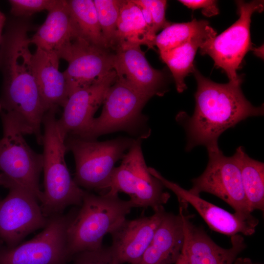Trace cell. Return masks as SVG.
<instances>
[{
    "label": "cell",
    "mask_w": 264,
    "mask_h": 264,
    "mask_svg": "<svg viewBox=\"0 0 264 264\" xmlns=\"http://www.w3.org/2000/svg\"><path fill=\"white\" fill-rule=\"evenodd\" d=\"M138 5L143 6L150 12L157 32L163 29L171 22L165 18L167 1L164 0H132Z\"/></svg>",
    "instance_id": "cell-30"
},
{
    "label": "cell",
    "mask_w": 264,
    "mask_h": 264,
    "mask_svg": "<svg viewBox=\"0 0 264 264\" xmlns=\"http://www.w3.org/2000/svg\"><path fill=\"white\" fill-rule=\"evenodd\" d=\"M57 0H10V13L14 17L29 18L33 14L48 11Z\"/></svg>",
    "instance_id": "cell-28"
},
{
    "label": "cell",
    "mask_w": 264,
    "mask_h": 264,
    "mask_svg": "<svg viewBox=\"0 0 264 264\" xmlns=\"http://www.w3.org/2000/svg\"><path fill=\"white\" fill-rule=\"evenodd\" d=\"M208 162L198 177L192 180V194H211L228 204L238 216L251 220L255 217L250 212L244 192L240 169L234 155L225 156L219 149L207 151Z\"/></svg>",
    "instance_id": "cell-11"
},
{
    "label": "cell",
    "mask_w": 264,
    "mask_h": 264,
    "mask_svg": "<svg viewBox=\"0 0 264 264\" xmlns=\"http://www.w3.org/2000/svg\"><path fill=\"white\" fill-rule=\"evenodd\" d=\"M116 78L113 70L98 83L77 90L68 96L63 107L62 116L57 119L59 129L65 139L69 136H84L108 89Z\"/></svg>",
    "instance_id": "cell-15"
},
{
    "label": "cell",
    "mask_w": 264,
    "mask_h": 264,
    "mask_svg": "<svg viewBox=\"0 0 264 264\" xmlns=\"http://www.w3.org/2000/svg\"><path fill=\"white\" fill-rule=\"evenodd\" d=\"M3 137L0 140V185L6 188L20 187L43 200L39 185L43 167V156L28 146L19 128L0 109Z\"/></svg>",
    "instance_id": "cell-6"
},
{
    "label": "cell",
    "mask_w": 264,
    "mask_h": 264,
    "mask_svg": "<svg viewBox=\"0 0 264 264\" xmlns=\"http://www.w3.org/2000/svg\"><path fill=\"white\" fill-rule=\"evenodd\" d=\"M193 73L197 83L194 112L189 116L180 112L176 117L186 132L187 152L199 145L207 151L218 150L219 138L225 130L248 117L264 115L263 104L255 107L245 97L241 88L242 80L219 84L196 67Z\"/></svg>",
    "instance_id": "cell-2"
},
{
    "label": "cell",
    "mask_w": 264,
    "mask_h": 264,
    "mask_svg": "<svg viewBox=\"0 0 264 264\" xmlns=\"http://www.w3.org/2000/svg\"><path fill=\"white\" fill-rule=\"evenodd\" d=\"M8 188L7 196L0 198V237L11 248L30 233L44 228L49 218L31 193L17 186Z\"/></svg>",
    "instance_id": "cell-13"
},
{
    "label": "cell",
    "mask_w": 264,
    "mask_h": 264,
    "mask_svg": "<svg viewBox=\"0 0 264 264\" xmlns=\"http://www.w3.org/2000/svg\"><path fill=\"white\" fill-rule=\"evenodd\" d=\"M68 63L63 74L68 96L73 92L92 86L114 70L115 51L91 44L78 38L59 55Z\"/></svg>",
    "instance_id": "cell-12"
},
{
    "label": "cell",
    "mask_w": 264,
    "mask_h": 264,
    "mask_svg": "<svg viewBox=\"0 0 264 264\" xmlns=\"http://www.w3.org/2000/svg\"><path fill=\"white\" fill-rule=\"evenodd\" d=\"M148 169L151 174L157 178L164 187L176 195L180 206L185 209L187 204H191L213 231L229 236L240 233L250 236L255 233L259 223L257 218L246 219L235 213H231L167 179L155 169L152 167Z\"/></svg>",
    "instance_id": "cell-14"
},
{
    "label": "cell",
    "mask_w": 264,
    "mask_h": 264,
    "mask_svg": "<svg viewBox=\"0 0 264 264\" xmlns=\"http://www.w3.org/2000/svg\"><path fill=\"white\" fill-rule=\"evenodd\" d=\"M149 99L116 78L105 94L101 114L93 118L82 138L96 139L100 135L117 131L139 133L147 120L142 110Z\"/></svg>",
    "instance_id": "cell-8"
},
{
    "label": "cell",
    "mask_w": 264,
    "mask_h": 264,
    "mask_svg": "<svg viewBox=\"0 0 264 264\" xmlns=\"http://www.w3.org/2000/svg\"><path fill=\"white\" fill-rule=\"evenodd\" d=\"M134 141L125 137L100 142L67 136L66 150L72 153L75 161V183L86 191L94 190L99 194L107 192L115 163L123 158Z\"/></svg>",
    "instance_id": "cell-5"
},
{
    "label": "cell",
    "mask_w": 264,
    "mask_h": 264,
    "mask_svg": "<svg viewBox=\"0 0 264 264\" xmlns=\"http://www.w3.org/2000/svg\"><path fill=\"white\" fill-rule=\"evenodd\" d=\"M191 216L182 213L184 242L182 253L188 264H233L238 255L246 247L240 234L231 236V247L217 244L202 228L190 220Z\"/></svg>",
    "instance_id": "cell-18"
},
{
    "label": "cell",
    "mask_w": 264,
    "mask_h": 264,
    "mask_svg": "<svg viewBox=\"0 0 264 264\" xmlns=\"http://www.w3.org/2000/svg\"><path fill=\"white\" fill-rule=\"evenodd\" d=\"M216 35V31L208 21L194 19L187 22H171L156 36L154 44L160 52L175 48L196 37H214Z\"/></svg>",
    "instance_id": "cell-26"
},
{
    "label": "cell",
    "mask_w": 264,
    "mask_h": 264,
    "mask_svg": "<svg viewBox=\"0 0 264 264\" xmlns=\"http://www.w3.org/2000/svg\"><path fill=\"white\" fill-rule=\"evenodd\" d=\"M174 264H188L184 255L181 252V254Z\"/></svg>",
    "instance_id": "cell-34"
},
{
    "label": "cell",
    "mask_w": 264,
    "mask_h": 264,
    "mask_svg": "<svg viewBox=\"0 0 264 264\" xmlns=\"http://www.w3.org/2000/svg\"><path fill=\"white\" fill-rule=\"evenodd\" d=\"M121 164L114 167L108 185V191L128 194L134 207L152 208L154 211L166 204L170 194L151 174L141 149V138L134 141L123 157Z\"/></svg>",
    "instance_id": "cell-7"
},
{
    "label": "cell",
    "mask_w": 264,
    "mask_h": 264,
    "mask_svg": "<svg viewBox=\"0 0 264 264\" xmlns=\"http://www.w3.org/2000/svg\"><path fill=\"white\" fill-rule=\"evenodd\" d=\"M7 21V17L0 10V48L1 46L2 38L3 36V29L4 28Z\"/></svg>",
    "instance_id": "cell-32"
},
{
    "label": "cell",
    "mask_w": 264,
    "mask_h": 264,
    "mask_svg": "<svg viewBox=\"0 0 264 264\" xmlns=\"http://www.w3.org/2000/svg\"><path fill=\"white\" fill-rule=\"evenodd\" d=\"M166 212L150 244L138 264H174L180 257L184 242L182 213Z\"/></svg>",
    "instance_id": "cell-20"
},
{
    "label": "cell",
    "mask_w": 264,
    "mask_h": 264,
    "mask_svg": "<svg viewBox=\"0 0 264 264\" xmlns=\"http://www.w3.org/2000/svg\"><path fill=\"white\" fill-rule=\"evenodd\" d=\"M114 51V70L118 79L150 99L167 91L164 72L151 66L140 46H122Z\"/></svg>",
    "instance_id": "cell-16"
},
{
    "label": "cell",
    "mask_w": 264,
    "mask_h": 264,
    "mask_svg": "<svg viewBox=\"0 0 264 264\" xmlns=\"http://www.w3.org/2000/svg\"><path fill=\"white\" fill-rule=\"evenodd\" d=\"M179 2L193 10L201 9L203 15L211 17L219 14L217 2L212 0H180Z\"/></svg>",
    "instance_id": "cell-31"
},
{
    "label": "cell",
    "mask_w": 264,
    "mask_h": 264,
    "mask_svg": "<svg viewBox=\"0 0 264 264\" xmlns=\"http://www.w3.org/2000/svg\"><path fill=\"white\" fill-rule=\"evenodd\" d=\"M102 33L109 48L114 45L121 0H93Z\"/></svg>",
    "instance_id": "cell-27"
},
{
    "label": "cell",
    "mask_w": 264,
    "mask_h": 264,
    "mask_svg": "<svg viewBox=\"0 0 264 264\" xmlns=\"http://www.w3.org/2000/svg\"><path fill=\"white\" fill-rule=\"evenodd\" d=\"M213 37L200 36L173 49L159 52L162 61L170 70L176 90L181 93L186 88L185 77L193 73L194 60L198 48L207 40Z\"/></svg>",
    "instance_id": "cell-24"
},
{
    "label": "cell",
    "mask_w": 264,
    "mask_h": 264,
    "mask_svg": "<svg viewBox=\"0 0 264 264\" xmlns=\"http://www.w3.org/2000/svg\"><path fill=\"white\" fill-rule=\"evenodd\" d=\"M78 38L67 0H57L48 11L44 22L30 38V43L34 44L37 48L55 53L59 57L60 54Z\"/></svg>",
    "instance_id": "cell-21"
},
{
    "label": "cell",
    "mask_w": 264,
    "mask_h": 264,
    "mask_svg": "<svg viewBox=\"0 0 264 264\" xmlns=\"http://www.w3.org/2000/svg\"><path fill=\"white\" fill-rule=\"evenodd\" d=\"M67 4L78 37L91 44L110 48L103 36L93 0H70Z\"/></svg>",
    "instance_id": "cell-25"
},
{
    "label": "cell",
    "mask_w": 264,
    "mask_h": 264,
    "mask_svg": "<svg viewBox=\"0 0 264 264\" xmlns=\"http://www.w3.org/2000/svg\"><path fill=\"white\" fill-rule=\"evenodd\" d=\"M233 264H255L248 258H237Z\"/></svg>",
    "instance_id": "cell-33"
},
{
    "label": "cell",
    "mask_w": 264,
    "mask_h": 264,
    "mask_svg": "<svg viewBox=\"0 0 264 264\" xmlns=\"http://www.w3.org/2000/svg\"><path fill=\"white\" fill-rule=\"evenodd\" d=\"M29 18H7L0 48L2 77L0 109L22 133L41 136L45 111L41 103L29 48Z\"/></svg>",
    "instance_id": "cell-1"
},
{
    "label": "cell",
    "mask_w": 264,
    "mask_h": 264,
    "mask_svg": "<svg viewBox=\"0 0 264 264\" xmlns=\"http://www.w3.org/2000/svg\"><path fill=\"white\" fill-rule=\"evenodd\" d=\"M156 36L147 25L138 6L132 0H121L113 50L127 45L153 48Z\"/></svg>",
    "instance_id": "cell-22"
},
{
    "label": "cell",
    "mask_w": 264,
    "mask_h": 264,
    "mask_svg": "<svg viewBox=\"0 0 264 264\" xmlns=\"http://www.w3.org/2000/svg\"><path fill=\"white\" fill-rule=\"evenodd\" d=\"M166 212L162 206L152 216L126 219L111 231L110 247L120 264H139Z\"/></svg>",
    "instance_id": "cell-17"
},
{
    "label": "cell",
    "mask_w": 264,
    "mask_h": 264,
    "mask_svg": "<svg viewBox=\"0 0 264 264\" xmlns=\"http://www.w3.org/2000/svg\"><path fill=\"white\" fill-rule=\"evenodd\" d=\"M240 169L245 198L251 213L264 210V163L250 157L242 147L233 154Z\"/></svg>",
    "instance_id": "cell-23"
},
{
    "label": "cell",
    "mask_w": 264,
    "mask_h": 264,
    "mask_svg": "<svg viewBox=\"0 0 264 264\" xmlns=\"http://www.w3.org/2000/svg\"><path fill=\"white\" fill-rule=\"evenodd\" d=\"M77 210L49 217L31 240L0 250V264H67V230Z\"/></svg>",
    "instance_id": "cell-10"
},
{
    "label": "cell",
    "mask_w": 264,
    "mask_h": 264,
    "mask_svg": "<svg viewBox=\"0 0 264 264\" xmlns=\"http://www.w3.org/2000/svg\"><path fill=\"white\" fill-rule=\"evenodd\" d=\"M56 110L44 116L43 167L44 191L41 208L47 218L63 214L70 206H80L85 190L71 177L65 161V138L59 129Z\"/></svg>",
    "instance_id": "cell-4"
},
{
    "label": "cell",
    "mask_w": 264,
    "mask_h": 264,
    "mask_svg": "<svg viewBox=\"0 0 264 264\" xmlns=\"http://www.w3.org/2000/svg\"><path fill=\"white\" fill-rule=\"evenodd\" d=\"M239 18L232 25L218 36L209 39L200 47L202 55H208L215 66L223 69L229 81L242 80L237 73L244 57L251 50L250 23L252 14L261 12L264 1H236Z\"/></svg>",
    "instance_id": "cell-9"
},
{
    "label": "cell",
    "mask_w": 264,
    "mask_h": 264,
    "mask_svg": "<svg viewBox=\"0 0 264 264\" xmlns=\"http://www.w3.org/2000/svg\"><path fill=\"white\" fill-rule=\"evenodd\" d=\"M69 264H120L110 246L88 251L73 255Z\"/></svg>",
    "instance_id": "cell-29"
},
{
    "label": "cell",
    "mask_w": 264,
    "mask_h": 264,
    "mask_svg": "<svg viewBox=\"0 0 264 264\" xmlns=\"http://www.w3.org/2000/svg\"><path fill=\"white\" fill-rule=\"evenodd\" d=\"M60 60L57 54L38 48L32 54L36 82L45 113L63 107L68 97L66 78L59 70Z\"/></svg>",
    "instance_id": "cell-19"
},
{
    "label": "cell",
    "mask_w": 264,
    "mask_h": 264,
    "mask_svg": "<svg viewBox=\"0 0 264 264\" xmlns=\"http://www.w3.org/2000/svg\"><path fill=\"white\" fill-rule=\"evenodd\" d=\"M67 230L69 260L74 255L100 248L104 237L126 219L133 206L109 191L95 195L85 190L82 204Z\"/></svg>",
    "instance_id": "cell-3"
}]
</instances>
